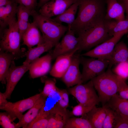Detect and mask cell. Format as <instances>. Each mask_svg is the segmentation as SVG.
Instances as JSON below:
<instances>
[{
  "instance_id": "8992f818",
  "label": "cell",
  "mask_w": 128,
  "mask_h": 128,
  "mask_svg": "<svg viewBox=\"0 0 128 128\" xmlns=\"http://www.w3.org/2000/svg\"><path fill=\"white\" fill-rule=\"evenodd\" d=\"M92 81L85 84L81 83L69 88V92L80 103L85 106L93 107L100 102Z\"/></svg>"
},
{
  "instance_id": "277c9868",
  "label": "cell",
  "mask_w": 128,
  "mask_h": 128,
  "mask_svg": "<svg viewBox=\"0 0 128 128\" xmlns=\"http://www.w3.org/2000/svg\"><path fill=\"white\" fill-rule=\"evenodd\" d=\"M8 27L1 31L0 50L12 54L16 59L25 56V49L20 48L21 39L16 20Z\"/></svg>"
},
{
  "instance_id": "d6a6232c",
  "label": "cell",
  "mask_w": 128,
  "mask_h": 128,
  "mask_svg": "<svg viewBox=\"0 0 128 128\" xmlns=\"http://www.w3.org/2000/svg\"><path fill=\"white\" fill-rule=\"evenodd\" d=\"M107 106L106 113L102 128H114L116 113L114 111Z\"/></svg>"
},
{
  "instance_id": "5b68a950",
  "label": "cell",
  "mask_w": 128,
  "mask_h": 128,
  "mask_svg": "<svg viewBox=\"0 0 128 128\" xmlns=\"http://www.w3.org/2000/svg\"><path fill=\"white\" fill-rule=\"evenodd\" d=\"M31 15L41 31L43 38L53 41L56 44L68 29V27L64 25L53 18L43 16L35 11L32 12Z\"/></svg>"
},
{
  "instance_id": "52a82bcc",
  "label": "cell",
  "mask_w": 128,
  "mask_h": 128,
  "mask_svg": "<svg viewBox=\"0 0 128 128\" xmlns=\"http://www.w3.org/2000/svg\"><path fill=\"white\" fill-rule=\"evenodd\" d=\"M91 58L80 56V64L83 67L82 73L83 83L103 73L110 64L109 61L107 59Z\"/></svg>"
},
{
  "instance_id": "603a6c76",
  "label": "cell",
  "mask_w": 128,
  "mask_h": 128,
  "mask_svg": "<svg viewBox=\"0 0 128 128\" xmlns=\"http://www.w3.org/2000/svg\"><path fill=\"white\" fill-rule=\"evenodd\" d=\"M107 107L106 105L100 107H97L95 106L81 117L88 120L94 128H102Z\"/></svg>"
},
{
  "instance_id": "7c38bea8",
  "label": "cell",
  "mask_w": 128,
  "mask_h": 128,
  "mask_svg": "<svg viewBox=\"0 0 128 128\" xmlns=\"http://www.w3.org/2000/svg\"><path fill=\"white\" fill-rule=\"evenodd\" d=\"M48 121L46 128H64L72 114L66 108L57 103L49 110Z\"/></svg>"
},
{
  "instance_id": "9a60e30c",
  "label": "cell",
  "mask_w": 128,
  "mask_h": 128,
  "mask_svg": "<svg viewBox=\"0 0 128 128\" xmlns=\"http://www.w3.org/2000/svg\"><path fill=\"white\" fill-rule=\"evenodd\" d=\"M52 60L49 53L39 58L30 64L29 69L31 78H34L44 76L50 71Z\"/></svg>"
},
{
  "instance_id": "ffe728a7",
  "label": "cell",
  "mask_w": 128,
  "mask_h": 128,
  "mask_svg": "<svg viewBox=\"0 0 128 128\" xmlns=\"http://www.w3.org/2000/svg\"><path fill=\"white\" fill-rule=\"evenodd\" d=\"M46 98L41 95L35 104L23 115L21 120L16 123V128H26L36 117L41 109L45 105Z\"/></svg>"
},
{
  "instance_id": "f1b7e54d",
  "label": "cell",
  "mask_w": 128,
  "mask_h": 128,
  "mask_svg": "<svg viewBox=\"0 0 128 128\" xmlns=\"http://www.w3.org/2000/svg\"><path fill=\"white\" fill-rule=\"evenodd\" d=\"M45 105L40 110L35 119L26 128H46L48 123L49 110H45Z\"/></svg>"
},
{
  "instance_id": "d590c367",
  "label": "cell",
  "mask_w": 128,
  "mask_h": 128,
  "mask_svg": "<svg viewBox=\"0 0 128 128\" xmlns=\"http://www.w3.org/2000/svg\"><path fill=\"white\" fill-rule=\"evenodd\" d=\"M93 107L86 106L79 103L73 107L71 113L75 116H82L87 113Z\"/></svg>"
},
{
  "instance_id": "836d02e7",
  "label": "cell",
  "mask_w": 128,
  "mask_h": 128,
  "mask_svg": "<svg viewBox=\"0 0 128 128\" xmlns=\"http://www.w3.org/2000/svg\"><path fill=\"white\" fill-rule=\"evenodd\" d=\"M7 112L0 113V124L4 128H16V123Z\"/></svg>"
},
{
  "instance_id": "4dcf8cb0",
  "label": "cell",
  "mask_w": 128,
  "mask_h": 128,
  "mask_svg": "<svg viewBox=\"0 0 128 128\" xmlns=\"http://www.w3.org/2000/svg\"><path fill=\"white\" fill-rule=\"evenodd\" d=\"M41 80L44 83L43 90L41 92L43 96L47 97L51 95L52 92H56L57 87L56 86V81L55 78L44 76L41 78Z\"/></svg>"
},
{
  "instance_id": "e0dca14e",
  "label": "cell",
  "mask_w": 128,
  "mask_h": 128,
  "mask_svg": "<svg viewBox=\"0 0 128 128\" xmlns=\"http://www.w3.org/2000/svg\"><path fill=\"white\" fill-rule=\"evenodd\" d=\"M43 37L42 41L37 47L28 49V50L26 52V59L23 64H30L39 58L43 53L51 50L56 45L55 42Z\"/></svg>"
},
{
  "instance_id": "ab89813d",
  "label": "cell",
  "mask_w": 128,
  "mask_h": 128,
  "mask_svg": "<svg viewBox=\"0 0 128 128\" xmlns=\"http://www.w3.org/2000/svg\"><path fill=\"white\" fill-rule=\"evenodd\" d=\"M7 98L5 97L4 93L0 92V106L3 105L8 101L7 100Z\"/></svg>"
},
{
  "instance_id": "cb8c5ba5",
  "label": "cell",
  "mask_w": 128,
  "mask_h": 128,
  "mask_svg": "<svg viewBox=\"0 0 128 128\" xmlns=\"http://www.w3.org/2000/svg\"><path fill=\"white\" fill-rule=\"evenodd\" d=\"M106 105L122 117L128 119V100L121 98L117 93Z\"/></svg>"
},
{
  "instance_id": "8fae6325",
  "label": "cell",
  "mask_w": 128,
  "mask_h": 128,
  "mask_svg": "<svg viewBox=\"0 0 128 128\" xmlns=\"http://www.w3.org/2000/svg\"><path fill=\"white\" fill-rule=\"evenodd\" d=\"M30 66V64H23L17 66L14 60L12 61L6 78V90L4 93L7 99L10 98L15 86L25 73L29 70Z\"/></svg>"
},
{
  "instance_id": "8d00e7d4",
  "label": "cell",
  "mask_w": 128,
  "mask_h": 128,
  "mask_svg": "<svg viewBox=\"0 0 128 128\" xmlns=\"http://www.w3.org/2000/svg\"><path fill=\"white\" fill-rule=\"evenodd\" d=\"M118 93L120 98L128 100V84L123 79L121 80Z\"/></svg>"
},
{
  "instance_id": "4fadbf2b",
  "label": "cell",
  "mask_w": 128,
  "mask_h": 128,
  "mask_svg": "<svg viewBox=\"0 0 128 128\" xmlns=\"http://www.w3.org/2000/svg\"><path fill=\"white\" fill-rule=\"evenodd\" d=\"M76 53L72 57L69 68L61 78L63 81L69 88L83 83L82 74L79 68L80 55Z\"/></svg>"
},
{
  "instance_id": "d4e9b609",
  "label": "cell",
  "mask_w": 128,
  "mask_h": 128,
  "mask_svg": "<svg viewBox=\"0 0 128 128\" xmlns=\"http://www.w3.org/2000/svg\"><path fill=\"white\" fill-rule=\"evenodd\" d=\"M16 59L12 54L0 50V81L6 83V78L12 61Z\"/></svg>"
},
{
  "instance_id": "83f0119b",
  "label": "cell",
  "mask_w": 128,
  "mask_h": 128,
  "mask_svg": "<svg viewBox=\"0 0 128 128\" xmlns=\"http://www.w3.org/2000/svg\"><path fill=\"white\" fill-rule=\"evenodd\" d=\"M79 4L78 0H77L62 13L53 19L59 23H65L68 26L71 25L75 19V16L78 9Z\"/></svg>"
},
{
  "instance_id": "3957f363",
  "label": "cell",
  "mask_w": 128,
  "mask_h": 128,
  "mask_svg": "<svg viewBox=\"0 0 128 128\" xmlns=\"http://www.w3.org/2000/svg\"><path fill=\"white\" fill-rule=\"evenodd\" d=\"M104 19L78 34V51L89 50L109 39L110 35L105 26Z\"/></svg>"
},
{
  "instance_id": "60d3db41",
  "label": "cell",
  "mask_w": 128,
  "mask_h": 128,
  "mask_svg": "<svg viewBox=\"0 0 128 128\" xmlns=\"http://www.w3.org/2000/svg\"><path fill=\"white\" fill-rule=\"evenodd\" d=\"M124 5L126 14V18L128 19V0H119Z\"/></svg>"
},
{
  "instance_id": "74e56055",
  "label": "cell",
  "mask_w": 128,
  "mask_h": 128,
  "mask_svg": "<svg viewBox=\"0 0 128 128\" xmlns=\"http://www.w3.org/2000/svg\"><path fill=\"white\" fill-rule=\"evenodd\" d=\"M18 4L23 5L32 11L37 5V0H15Z\"/></svg>"
},
{
  "instance_id": "ac0fdd59",
  "label": "cell",
  "mask_w": 128,
  "mask_h": 128,
  "mask_svg": "<svg viewBox=\"0 0 128 128\" xmlns=\"http://www.w3.org/2000/svg\"><path fill=\"white\" fill-rule=\"evenodd\" d=\"M18 4L15 0H10L6 6H0V31L6 28L10 23L16 19Z\"/></svg>"
},
{
  "instance_id": "6da1fadb",
  "label": "cell",
  "mask_w": 128,
  "mask_h": 128,
  "mask_svg": "<svg viewBox=\"0 0 128 128\" xmlns=\"http://www.w3.org/2000/svg\"><path fill=\"white\" fill-rule=\"evenodd\" d=\"M77 18L70 26L75 33L78 34L104 19V6L102 0H78Z\"/></svg>"
},
{
  "instance_id": "30bf717a",
  "label": "cell",
  "mask_w": 128,
  "mask_h": 128,
  "mask_svg": "<svg viewBox=\"0 0 128 128\" xmlns=\"http://www.w3.org/2000/svg\"><path fill=\"white\" fill-rule=\"evenodd\" d=\"M75 34L68 27L67 32L61 41L55 46L53 50L49 51L52 60L56 59L59 56L69 53L77 49L78 50L79 39L75 36Z\"/></svg>"
},
{
  "instance_id": "7bdbcfd3",
  "label": "cell",
  "mask_w": 128,
  "mask_h": 128,
  "mask_svg": "<svg viewBox=\"0 0 128 128\" xmlns=\"http://www.w3.org/2000/svg\"><path fill=\"white\" fill-rule=\"evenodd\" d=\"M51 0H39L38 5L41 7L44 4Z\"/></svg>"
},
{
  "instance_id": "484cf974",
  "label": "cell",
  "mask_w": 128,
  "mask_h": 128,
  "mask_svg": "<svg viewBox=\"0 0 128 128\" xmlns=\"http://www.w3.org/2000/svg\"><path fill=\"white\" fill-rule=\"evenodd\" d=\"M32 12L22 5L19 4L18 5L17 21L21 39L30 23L28 19Z\"/></svg>"
},
{
  "instance_id": "9c48e42d",
  "label": "cell",
  "mask_w": 128,
  "mask_h": 128,
  "mask_svg": "<svg viewBox=\"0 0 128 128\" xmlns=\"http://www.w3.org/2000/svg\"><path fill=\"white\" fill-rule=\"evenodd\" d=\"M128 32V31L118 32L110 39L91 50L80 55L106 59L112 52L116 45L122 37Z\"/></svg>"
},
{
  "instance_id": "44dd1931",
  "label": "cell",
  "mask_w": 128,
  "mask_h": 128,
  "mask_svg": "<svg viewBox=\"0 0 128 128\" xmlns=\"http://www.w3.org/2000/svg\"><path fill=\"white\" fill-rule=\"evenodd\" d=\"M107 9L104 18L106 20H122L125 19V8L119 0H107Z\"/></svg>"
},
{
  "instance_id": "4316f807",
  "label": "cell",
  "mask_w": 128,
  "mask_h": 128,
  "mask_svg": "<svg viewBox=\"0 0 128 128\" xmlns=\"http://www.w3.org/2000/svg\"><path fill=\"white\" fill-rule=\"evenodd\" d=\"M104 23L108 33L111 37L118 32L128 31V19L122 20L105 19Z\"/></svg>"
},
{
  "instance_id": "7402d4cb",
  "label": "cell",
  "mask_w": 128,
  "mask_h": 128,
  "mask_svg": "<svg viewBox=\"0 0 128 128\" xmlns=\"http://www.w3.org/2000/svg\"><path fill=\"white\" fill-rule=\"evenodd\" d=\"M110 62L109 67L122 62L128 61V48L123 41L118 42L106 58Z\"/></svg>"
},
{
  "instance_id": "2e32d148",
  "label": "cell",
  "mask_w": 128,
  "mask_h": 128,
  "mask_svg": "<svg viewBox=\"0 0 128 128\" xmlns=\"http://www.w3.org/2000/svg\"><path fill=\"white\" fill-rule=\"evenodd\" d=\"M78 51L77 49L70 53L57 57L50 71V74L54 77L61 78L69 68L73 56Z\"/></svg>"
},
{
  "instance_id": "5bb4252c",
  "label": "cell",
  "mask_w": 128,
  "mask_h": 128,
  "mask_svg": "<svg viewBox=\"0 0 128 128\" xmlns=\"http://www.w3.org/2000/svg\"><path fill=\"white\" fill-rule=\"evenodd\" d=\"M77 0H51L39 9V13L49 18L57 16L63 12Z\"/></svg>"
},
{
  "instance_id": "1f68e13d",
  "label": "cell",
  "mask_w": 128,
  "mask_h": 128,
  "mask_svg": "<svg viewBox=\"0 0 128 128\" xmlns=\"http://www.w3.org/2000/svg\"><path fill=\"white\" fill-rule=\"evenodd\" d=\"M114 65L112 70L114 74L125 81L128 79V61L120 62Z\"/></svg>"
},
{
  "instance_id": "d6986e66",
  "label": "cell",
  "mask_w": 128,
  "mask_h": 128,
  "mask_svg": "<svg viewBox=\"0 0 128 128\" xmlns=\"http://www.w3.org/2000/svg\"><path fill=\"white\" fill-rule=\"evenodd\" d=\"M39 28L34 21L29 23L28 27L23 33L22 38L23 43L28 49L40 43L43 37Z\"/></svg>"
},
{
  "instance_id": "e575fe53",
  "label": "cell",
  "mask_w": 128,
  "mask_h": 128,
  "mask_svg": "<svg viewBox=\"0 0 128 128\" xmlns=\"http://www.w3.org/2000/svg\"><path fill=\"white\" fill-rule=\"evenodd\" d=\"M56 92L60 97V99L57 103L62 107L67 108L69 105V93L65 89L59 88L57 87Z\"/></svg>"
},
{
  "instance_id": "ba28073f",
  "label": "cell",
  "mask_w": 128,
  "mask_h": 128,
  "mask_svg": "<svg viewBox=\"0 0 128 128\" xmlns=\"http://www.w3.org/2000/svg\"><path fill=\"white\" fill-rule=\"evenodd\" d=\"M41 95V93L15 102H8L5 104L0 106V109L5 111L11 116L14 120L17 118L19 121L23 116V113L32 108Z\"/></svg>"
},
{
  "instance_id": "f35d334b",
  "label": "cell",
  "mask_w": 128,
  "mask_h": 128,
  "mask_svg": "<svg viewBox=\"0 0 128 128\" xmlns=\"http://www.w3.org/2000/svg\"><path fill=\"white\" fill-rule=\"evenodd\" d=\"M116 113L114 128H128V119L122 118Z\"/></svg>"
},
{
  "instance_id": "b9f144b4",
  "label": "cell",
  "mask_w": 128,
  "mask_h": 128,
  "mask_svg": "<svg viewBox=\"0 0 128 128\" xmlns=\"http://www.w3.org/2000/svg\"><path fill=\"white\" fill-rule=\"evenodd\" d=\"M10 0H0V6H5L7 5Z\"/></svg>"
},
{
  "instance_id": "f546056e",
  "label": "cell",
  "mask_w": 128,
  "mask_h": 128,
  "mask_svg": "<svg viewBox=\"0 0 128 128\" xmlns=\"http://www.w3.org/2000/svg\"><path fill=\"white\" fill-rule=\"evenodd\" d=\"M64 128H94L90 122L82 117H71L67 121Z\"/></svg>"
},
{
  "instance_id": "7a4b0ae2",
  "label": "cell",
  "mask_w": 128,
  "mask_h": 128,
  "mask_svg": "<svg viewBox=\"0 0 128 128\" xmlns=\"http://www.w3.org/2000/svg\"><path fill=\"white\" fill-rule=\"evenodd\" d=\"M108 68L103 73L91 80L102 106L118 93L122 79L113 72L111 68Z\"/></svg>"
},
{
  "instance_id": "ee69618b",
  "label": "cell",
  "mask_w": 128,
  "mask_h": 128,
  "mask_svg": "<svg viewBox=\"0 0 128 128\" xmlns=\"http://www.w3.org/2000/svg\"><path fill=\"white\" fill-rule=\"evenodd\" d=\"M127 34H128L127 37L128 38V32Z\"/></svg>"
}]
</instances>
